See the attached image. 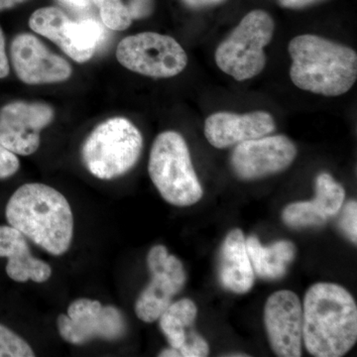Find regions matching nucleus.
Instances as JSON below:
<instances>
[{
	"instance_id": "nucleus-1",
	"label": "nucleus",
	"mask_w": 357,
	"mask_h": 357,
	"mask_svg": "<svg viewBox=\"0 0 357 357\" xmlns=\"http://www.w3.org/2000/svg\"><path fill=\"white\" fill-rule=\"evenodd\" d=\"M6 217L9 225L50 255L69 250L74 236L72 208L64 195L50 185H21L6 204Z\"/></svg>"
},
{
	"instance_id": "nucleus-2",
	"label": "nucleus",
	"mask_w": 357,
	"mask_h": 357,
	"mask_svg": "<svg viewBox=\"0 0 357 357\" xmlns=\"http://www.w3.org/2000/svg\"><path fill=\"white\" fill-rule=\"evenodd\" d=\"M357 340V307L351 293L333 283H317L303 305V342L316 357H340Z\"/></svg>"
},
{
	"instance_id": "nucleus-3",
	"label": "nucleus",
	"mask_w": 357,
	"mask_h": 357,
	"mask_svg": "<svg viewBox=\"0 0 357 357\" xmlns=\"http://www.w3.org/2000/svg\"><path fill=\"white\" fill-rule=\"evenodd\" d=\"M290 77L297 88L317 95H344L357 79V54L351 47L318 35L303 34L288 46Z\"/></svg>"
},
{
	"instance_id": "nucleus-4",
	"label": "nucleus",
	"mask_w": 357,
	"mask_h": 357,
	"mask_svg": "<svg viewBox=\"0 0 357 357\" xmlns=\"http://www.w3.org/2000/svg\"><path fill=\"white\" fill-rule=\"evenodd\" d=\"M142 148L139 129L126 117H112L98 124L84 141L82 161L96 178L114 180L136 165Z\"/></svg>"
},
{
	"instance_id": "nucleus-5",
	"label": "nucleus",
	"mask_w": 357,
	"mask_h": 357,
	"mask_svg": "<svg viewBox=\"0 0 357 357\" xmlns=\"http://www.w3.org/2000/svg\"><path fill=\"white\" fill-rule=\"evenodd\" d=\"M148 172L162 198L173 206H192L203 197L189 147L176 131H164L157 136L150 151Z\"/></svg>"
},
{
	"instance_id": "nucleus-6",
	"label": "nucleus",
	"mask_w": 357,
	"mask_h": 357,
	"mask_svg": "<svg viewBox=\"0 0 357 357\" xmlns=\"http://www.w3.org/2000/svg\"><path fill=\"white\" fill-rule=\"evenodd\" d=\"M275 31L272 16L262 9L246 14L238 25L218 45L215 59L225 74L238 82L252 79L264 70V48Z\"/></svg>"
},
{
	"instance_id": "nucleus-7",
	"label": "nucleus",
	"mask_w": 357,
	"mask_h": 357,
	"mask_svg": "<svg viewBox=\"0 0 357 357\" xmlns=\"http://www.w3.org/2000/svg\"><path fill=\"white\" fill-rule=\"evenodd\" d=\"M122 67L141 76L169 79L178 76L188 65V56L177 40L156 32L126 37L115 52Z\"/></svg>"
},
{
	"instance_id": "nucleus-8",
	"label": "nucleus",
	"mask_w": 357,
	"mask_h": 357,
	"mask_svg": "<svg viewBox=\"0 0 357 357\" xmlns=\"http://www.w3.org/2000/svg\"><path fill=\"white\" fill-rule=\"evenodd\" d=\"M29 27L57 45L75 62L83 64L93 58L102 41V26L93 20H70L56 6L41 7L31 14Z\"/></svg>"
},
{
	"instance_id": "nucleus-9",
	"label": "nucleus",
	"mask_w": 357,
	"mask_h": 357,
	"mask_svg": "<svg viewBox=\"0 0 357 357\" xmlns=\"http://www.w3.org/2000/svg\"><path fill=\"white\" fill-rule=\"evenodd\" d=\"M57 326L63 340L76 345L96 338L112 342L126 332V319L116 307L86 298L70 303L67 314L59 316Z\"/></svg>"
},
{
	"instance_id": "nucleus-10",
	"label": "nucleus",
	"mask_w": 357,
	"mask_h": 357,
	"mask_svg": "<svg viewBox=\"0 0 357 357\" xmlns=\"http://www.w3.org/2000/svg\"><path fill=\"white\" fill-rule=\"evenodd\" d=\"M147 266L151 280L136 300L135 314L141 321L151 324L158 321L173 298L184 288L187 275L181 260L169 255L164 245L150 249Z\"/></svg>"
},
{
	"instance_id": "nucleus-11",
	"label": "nucleus",
	"mask_w": 357,
	"mask_h": 357,
	"mask_svg": "<svg viewBox=\"0 0 357 357\" xmlns=\"http://www.w3.org/2000/svg\"><path fill=\"white\" fill-rule=\"evenodd\" d=\"M55 112L49 103L15 100L0 109V143L14 154L29 156L39 149L41 132Z\"/></svg>"
},
{
	"instance_id": "nucleus-12",
	"label": "nucleus",
	"mask_w": 357,
	"mask_h": 357,
	"mask_svg": "<svg viewBox=\"0 0 357 357\" xmlns=\"http://www.w3.org/2000/svg\"><path fill=\"white\" fill-rule=\"evenodd\" d=\"M297 153V147L287 136L266 135L236 145L230 164L241 180H256L285 171Z\"/></svg>"
},
{
	"instance_id": "nucleus-13",
	"label": "nucleus",
	"mask_w": 357,
	"mask_h": 357,
	"mask_svg": "<svg viewBox=\"0 0 357 357\" xmlns=\"http://www.w3.org/2000/svg\"><path fill=\"white\" fill-rule=\"evenodd\" d=\"M10 59L16 76L29 86L63 83L73 75L70 63L29 33L14 37Z\"/></svg>"
},
{
	"instance_id": "nucleus-14",
	"label": "nucleus",
	"mask_w": 357,
	"mask_h": 357,
	"mask_svg": "<svg viewBox=\"0 0 357 357\" xmlns=\"http://www.w3.org/2000/svg\"><path fill=\"white\" fill-rule=\"evenodd\" d=\"M264 324L277 356L300 357L303 344V305L292 291L281 290L268 298Z\"/></svg>"
},
{
	"instance_id": "nucleus-15",
	"label": "nucleus",
	"mask_w": 357,
	"mask_h": 357,
	"mask_svg": "<svg viewBox=\"0 0 357 357\" xmlns=\"http://www.w3.org/2000/svg\"><path fill=\"white\" fill-rule=\"evenodd\" d=\"M275 128L273 116L263 110L243 114L220 112L206 119L204 133L211 146L225 149L244 141L269 135Z\"/></svg>"
},
{
	"instance_id": "nucleus-16",
	"label": "nucleus",
	"mask_w": 357,
	"mask_h": 357,
	"mask_svg": "<svg viewBox=\"0 0 357 357\" xmlns=\"http://www.w3.org/2000/svg\"><path fill=\"white\" fill-rule=\"evenodd\" d=\"M344 198V187L330 174L321 173L316 178V198L288 204L282 218L292 229L321 227L340 213Z\"/></svg>"
},
{
	"instance_id": "nucleus-17",
	"label": "nucleus",
	"mask_w": 357,
	"mask_h": 357,
	"mask_svg": "<svg viewBox=\"0 0 357 357\" xmlns=\"http://www.w3.org/2000/svg\"><path fill=\"white\" fill-rule=\"evenodd\" d=\"M0 258H6V274L11 280L44 283L51 278L50 265L31 255L24 234L11 225H0Z\"/></svg>"
},
{
	"instance_id": "nucleus-18",
	"label": "nucleus",
	"mask_w": 357,
	"mask_h": 357,
	"mask_svg": "<svg viewBox=\"0 0 357 357\" xmlns=\"http://www.w3.org/2000/svg\"><path fill=\"white\" fill-rule=\"evenodd\" d=\"M218 277L223 287L232 293L245 294L252 288L255 273L243 230L232 229L223 241L218 260Z\"/></svg>"
},
{
	"instance_id": "nucleus-19",
	"label": "nucleus",
	"mask_w": 357,
	"mask_h": 357,
	"mask_svg": "<svg viewBox=\"0 0 357 357\" xmlns=\"http://www.w3.org/2000/svg\"><path fill=\"white\" fill-rule=\"evenodd\" d=\"M246 248L253 271L265 280L282 278L295 259L296 246L288 241H279L265 248L257 237L249 236L246 239Z\"/></svg>"
},
{
	"instance_id": "nucleus-20",
	"label": "nucleus",
	"mask_w": 357,
	"mask_h": 357,
	"mask_svg": "<svg viewBox=\"0 0 357 357\" xmlns=\"http://www.w3.org/2000/svg\"><path fill=\"white\" fill-rule=\"evenodd\" d=\"M100 9L103 24L114 31L128 29L133 21L150 17L155 0H91Z\"/></svg>"
},
{
	"instance_id": "nucleus-21",
	"label": "nucleus",
	"mask_w": 357,
	"mask_h": 357,
	"mask_svg": "<svg viewBox=\"0 0 357 357\" xmlns=\"http://www.w3.org/2000/svg\"><path fill=\"white\" fill-rule=\"evenodd\" d=\"M198 309L190 299L178 300L171 303L163 314L160 316L159 326L165 335L169 345L178 349L185 344L188 335L192 332V325L196 321Z\"/></svg>"
},
{
	"instance_id": "nucleus-22",
	"label": "nucleus",
	"mask_w": 357,
	"mask_h": 357,
	"mask_svg": "<svg viewBox=\"0 0 357 357\" xmlns=\"http://www.w3.org/2000/svg\"><path fill=\"white\" fill-rule=\"evenodd\" d=\"M34 351L26 340L0 324V357H33Z\"/></svg>"
},
{
	"instance_id": "nucleus-23",
	"label": "nucleus",
	"mask_w": 357,
	"mask_h": 357,
	"mask_svg": "<svg viewBox=\"0 0 357 357\" xmlns=\"http://www.w3.org/2000/svg\"><path fill=\"white\" fill-rule=\"evenodd\" d=\"M210 354L208 342L196 331L192 330L188 335L185 344L178 349L172 347L163 349L159 354L161 357H206Z\"/></svg>"
},
{
	"instance_id": "nucleus-24",
	"label": "nucleus",
	"mask_w": 357,
	"mask_h": 357,
	"mask_svg": "<svg viewBox=\"0 0 357 357\" xmlns=\"http://www.w3.org/2000/svg\"><path fill=\"white\" fill-rule=\"evenodd\" d=\"M342 208L340 215V227L352 243L357 241V204L356 201L349 202Z\"/></svg>"
},
{
	"instance_id": "nucleus-25",
	"label": "nucleus",
	"mask_w": 357,
	"mask_h": 357,
	"mask_svg": "<svg viewBox=\"0 0 357 357\" xmlns=\"http://www.w3.org/2000/svg\"><path fill=\"white\" fill-rule=\"evenodd\" d=\"M20 168V161L17 155L0 143V180L13 177Z\"/></svg>"
},
{
	"instance_id": "nucleus-26",
	"label": "nucleus",
	"mask_w": 357,
	"mask_h": 357,
	"mask_svg": "<svg viewBox=\"0 0 357 357\" xmlns=\"http://www.w3.org/2000/svg\"><path fill=\"white\" fill-rule=\"evenodd\" d=\"M9 60L7 57L6 38H4L3 31L0 27V79H4L9 75Z\"/></svg>"
},
{
	"instance_id": "nucleus-27",
	"label": "nucleus",
	"mask_w": 357,
	"mask_h": 357,
	"mask_svg": "<svg viewBox=\"0 0 357 357\" xmlns=\"http://www.w3.org/2000/svg\"><path fill=\"white\" fill-rule=\"evenodd\" d=\"M276 1L279 6L284 7V8L302 9L321 3L325 0H276Z\"/></svg>"
},
{
	"instance_id": "nucleus-28",
	"label": "nucleus",
	"mask_w": 357,
	"mask_h": 357,
	"mask_svg": "<svg viewBox=\"0 0 357 357\" xmlns=\"http://www.w3.org/2000/svg\"><path fill=\"white\" fill-rule=\"evenodd\" d=\"M185 6L191 9H204L220 6L227 0H181Z\"/></svg>"
},
{
	"instance_id": "nucleus-29",
	"label": "nucleus",
	"mask_w": 357,
	"mask_h": 357,
	"mask_svg": "<svg viewBox=\"0 0 357 357\" xmlns=\"http://www.w3.org/2000/svg\"><path fill=\"white\" fill-rule=\"evenodd\" d=\"M61 1L73 8L83 9L89 6L91 0H61Z\"/></svg>"
},
{
	"instance_id": "nucleus-30",
	"label": "nucleus",
	"mask_w": 357,
	"mask_h": 357,
	"mask_svg": "<svg viewBox=\"0 0 357 357\" xmlns=\"http://www.w3.org/2000/svg\"><path fill=\"white\" fill-rule=\"evenodd\" d=\"M26 1H29V0H0V11L13 8V7L24 3Z\"/></svg>"
}]
</instances>
